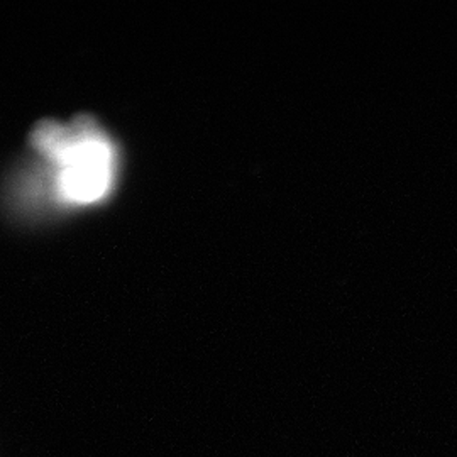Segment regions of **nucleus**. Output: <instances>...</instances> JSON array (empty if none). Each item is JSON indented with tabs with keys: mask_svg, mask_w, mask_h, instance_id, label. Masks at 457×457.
<instances>
[{
	"mask_svg": "<svg viewBox=\"0 0 457 457\" xmlns=\"http://www.w3.org/2000/svg\"><path fill=\"white\" fill-rule=\"evenodd\" d=\"M36 149L56 168V188L70 204H96L115 179V149L92 122L62 126L43 122L33 136Z\"/></svg>",
	"mask_w": 457,
	"mask_h": 457,
	"instance_id": "obj_1",
	"label": "nucleus"
}]
</instances>
